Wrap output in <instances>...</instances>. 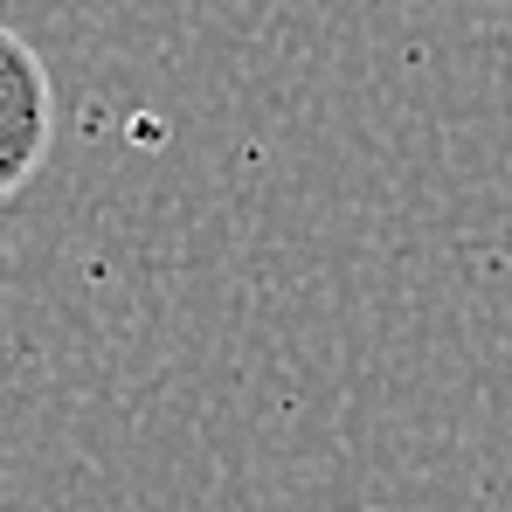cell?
I'll return each instance as SVG.
<instances>
[{"mask_svg":"<svg viewBox=\"0 0 512 512\" xmlns=\"http://www.w3.org/2000/svg\"><path fill=\"white\" fill-rule=\"evenodd\" d=\"M49 153V70L0 21V201L42 167Z\"/></svg>","mask_w":512,"mask_h":512,"instance_id":"1","label":"cell"}]
</instances>
